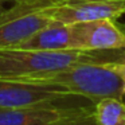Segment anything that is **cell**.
Masks as SVG:
<instances>
[{
  "label": "cell",
  "instance_id": "obj_3",
  "mask_svg": "<svg viewBox=\"0 0 125 125\" xmlns=\"http://www.w3.org/2000/svg\"><path fill=\"white\" fill-rule=\"evenodd\" d=\"M47 104L93 102L82 95L71 94L59 85L0 78V109L24 108V106L47 105Z\"/></svg>",
  "mask_w": 125,
  "mask_h": 125
},
{
  "label": "cell",
  "instance_id": "obj_4",
  "mask_svg": "<svg viewBox=\"0 0 125 125\" xmlns=\"http://www.w3.org/2000/svg\"><path fill=\"white\" fill-rule=\"evenodd\" d=\"M34 4L51 20L65 24L116 20L125 14V0H34Z\"/></svg>",
  "mask_w": 125,
  "mask_h": 125
},
{
  "label": "cell",
  "instance_id": "obj_1",
  "mask_svg": "<svg viewBox=\"0 0 125 125\" xmlns=\"http://www.w3.org/2000/svg\"><path fill=\"white\" fill-rule=\"evenodd\" d=\"M125 55L118 50H0V78L38 81L78 63H110Z\"/></svg>",
  "mask_w": 125,
  "mask_h": 125
},
{
  "label": "cell",
  "instance_id": "obj_7",
  "mask_svg": "<svg viewBox=\"0 0 125 125\" xmlns=\"http://www.w3.org/2000/svg\"><path fill=\"white\" fill-rule=\"evenodd\" d=\"M94 104H47L0 109V125H51L65 116Z\"/></svg>",
  "mask_w": 125,
  "mask_h": 125
},
{
  "label": "cell",
  "instance_id": "obj_5",
  "mask_svg": "<svg viewBox=\"0 0 125 125\" xmlns=\"http://www.w3.org/2000/svg\"><path fill=\"white\" fill-rule=\"evenodd\" d=\"M52 20L34 1H19L0 16V50L16 49Z\"/></svg>",
  "mask_w": 125,
  "mask_h": 125
},
{
  "label": "cell",
  "instance_id": "obj_8",
  "mask_svg": "<svg viewBox=\"0 0 125 125\" xmlns=\"http://www.w3.org/2000/svg\"><path fill=\"white\" fill-rule=\"evenodd\" d=\"M16 49L26 50H79L73 35L71 24L54 22L36 31Z\"/></svg>",
  "mask_w": 125,
  "mask_h": 125
},
{
  "label": "cell",
  "instance_id": "obj_6",
  "mask_svg": "<svg viewBox=\"0 0 125 125\" xmlns=\"http://www.w3.org/2000/svg\"><path fill=\"white\" fill-rule=\"evenodd\" d=\"M79 50L125 49V31L113 19H98L71 24Z\"/></svg>",
  "mask_w": 125,
  "mask_h": 125
},
{
  "label": "cell",
  "instance_id": "obj_9",
  "mask_svg": "<svg viewBox=\"0 0 125 125\" xmlns=\"http://www.w3.org/2000/svg\"><path fill=\"white\" fill-rule=\"evenodd\" d=\"M94 116L98 125H125V101L104 98L95 102Z\"/></svg>",
  "mask_w": 125,
  "mask_h": 125
},
{
  "label": "cell",
  "instance_id": "obj_10",
  "mask_svg": "<svg viewBox=\"0 0 125 125\" xmlns=\"http://www.w3.org/2000/svg\"><path fill=\"white\" fill-rule=\"evenodd\" d=\"M51 125H98L94 116V106H87L59 118Z\"/></svg>",
  "mask_w": 125,
  "mask_h": 125
},
{
  "label": "cell",
  "instance_id": "obj_2",
  "mask_svg": "<svg viewBox=\"0 0 125 125\" xmlns=\"http://www.w3.org/2000/svg\"><path fill=\"white\" fill-rule=\"evenodd\" d=\"M35 82L59 85L71 94L82 95L93 104L104 98H118L125 101L122 79L114 69L113 62L78 63Z\"/></svg>",
  "mask_w": 125,
  "mask_h": 125
},
{
  "label": "cell",
  "instance_id": "obj_13",
  "mask_svg": "<svg viewBox=\"0 0 125 125\" xmlns=\"http://www.w3.org/2000/svg\"><path fill=\"white\" fill-rule=\"evenodd\" d=\"M11 1H14V3H19V1H34V0H11Z\"/></svg>",
  "mask_w": 125,
  "mask_h": 125
},
{
  "label": "cell",
  "instance_id": "obj_12",
  "mask_svg": "<svg viewBox=\"0 0 125 125\" xmlns=\"http://www.w3.org/2000/svg\"><path fill=\"white\" fill-rule=\"evenodd\" d=\"M7 1H8V0H0V16H1V15L4 14V11H6V6H4V4L7 3Z\"/></svg>",
  "mask_w": 125,
  "mask_h": 125
},
{
  "label": "cell",
  "instance_id": "obj_11",
  "mask_svg": "<svg viewBox=\"0 0 125 125\" xmlns=\"http://www.w3.org/2000/svg\"><path fill=\"white\" fill-rule=\"evenodd\" d=\"M113 66L122 79V93H124V100H125V55L120 61L113 62Z\"/></svg>",
  "mask_w": 125,
  "mask_h": 125
}]
</instances>
